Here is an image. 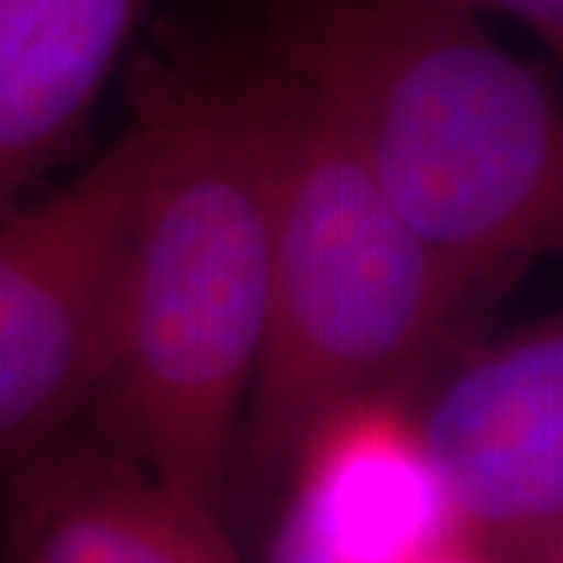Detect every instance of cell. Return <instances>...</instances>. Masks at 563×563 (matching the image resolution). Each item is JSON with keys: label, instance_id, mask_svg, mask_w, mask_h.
Here are the masks:
<instances>
[{"label": "cell", "instance_id": "obj_6", "mask_svg": "<svg viewBox=\"0 0 563 563\" xmlns=\"http://www.w3.org/2000/svg\"><path fill=\"white\" fill-rule=\"evenodd\" d=\"M266 563H417L454 539L422 454L410 395H383L325 420L288 476Z\"/></svg>", "mask_w": 563, "mask_h": 563}, {"label": "cell", "instance_id": "obj_9", "mask_svg": "<svg viewBox=\"0 0 563 563\" xmlns=\"http://www.w3.org/2000/svg\"><path fill=\"white\" fill-rule=\"evenodd\" d=\"M473 13H501L529 25L539 38L561 51L563 41V0H454Z\"/></svg>", "mask_w": 563, "mask_h": 563}, {"label": "cell", "instance_id": "obj_2", "mask_svg": "<svg viewBox=\"0 0 563 563\" xmlns=\"http://www.w3.org/2000/svg\"><path fill=\"white\" fill-rule=\"evenodd\" d=\"M454 0H273L261 35L476 295L561 242L563 117Z\"/></svg>", "mask_w": 563, "mask_h": 563}, {"label": "cell", "instance_id": "obj_10", "mask_svg": "<svg viewBox=\"0 0 563 563\" xmlns=\"http://www.w3.org/2000/svg\"><path fill=\"white\" fill-rule=\"evenodd\" d=\"M417 563H498L492 561L488 554H483L479 548H473V544H466L463 539H448L439 548H432L429 554H422Z\"/></svg>", "mask_w": 563, "mask_h": 563}, {"label": "cell", "instance_id": "obj_3", "mask_svg": "<svg viewBox=\"0 0 563 563\" xmlns=\"http://www.w3.org/2000/svg\"><path fill=\"white\" fill-rule=\"evenodd\" d=\"M476 298L295 76L269 303L232 479L279 483L322 422L410 395Z\"/></svg>", "mask_w": 563, "mask_h": 563}, {"label": "cell", "instance_id": "obj_7", "mask_svg": "<svg viewBox=\"0 0 563 563\" xmlns=\"http://www.w3.org/2000/svg\"><path fill=\"white\" fill-rule=\"evenodd\" d=\"M0 563H242L222 514L85 426L0 479Z\"/></svg>", "mask_w": 563, "mask_h": 563}, {"label": "cell", "instance_id": "obj_5", "mask_svg": "<svg viewBox=\"0 0 563 563\" xmlns=\"http://www.w3.org/2000/svg\"><path fill=\"white\" fill-rule=\"evenodd\" d=\"M454 536L498 563H563V329L473 351L413 410Z\"/></svg>", "mask_w": 563, "mask_h": 563}, {"label": "cell", "instance_id": "obj_4", "mask_svg": "<svg viewBox=\"0 0 563 563\" xmlns=\"http://www.w3.org/2000/svg\"><path fill=\"white\" fill-rule=\"evenodd\" d=\"M151 125L38 203L0 213V479L76 429L110 376Z\"/></svg>", "mask_w": 563, "mask_h": 563}, {"label": "cell", "instance_id": "obj_1", "mask_svg": "<svg viewBox=\"0 0 563 563\" xmlns=\"http://www.w3.org/2000/svg\"><path fill=\"white\" fill-rule=\"evenodd\" d=\"M151 125L120 339L81 426L222 514L257 366L295 76L263 35L163 32L132 66Z\"/></svg>", "mask_w": 563, "mask_h": 563}, {"label": "cell", "instance_id": "obj_8", "mask_svg": "<svg viewBox=\"0 0 563 563\" xmlns=\"http://www.w3.org/2000/svg\"><path fill=\"white\" fill-rule=\"evenodd\" d=\"M154 0H0V213L76 144Z\"/></svg>", "mask_w": 563, "mask_h": 563}]
</instances>
